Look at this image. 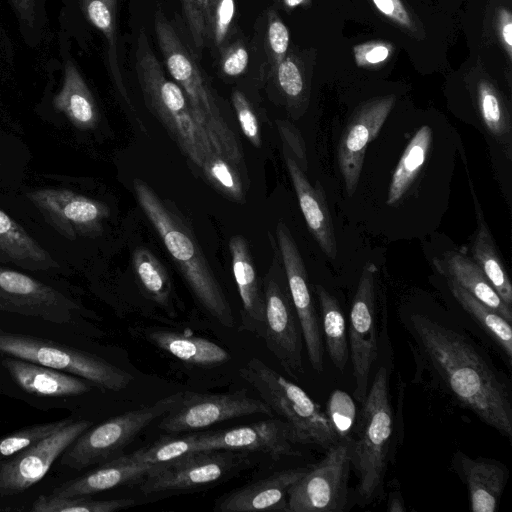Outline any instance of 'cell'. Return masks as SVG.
Returning a JSON list of instances; mask_svg holds the SVG:
<instances>
[{"mask_svg":"<svg viewBox=\"0 0 512 512\" xmlns=\"http://www.w3.org/2000/svg\"><path fill=\"white\" fill-rule=\"evenodd\" d=\"M276 238L307 355L312 368L321 373L324 366L323 336L310 293L305 265L289 229L282 221L277 224Z\"/></svg>","mask_w":512,"mask_h":512,"instance_id":"ac0fdd59","label":"cell"},{"mask_svg":"<svg viewBox=\"0 0 512 512\" xmlns=\"http://www.w3.org/2000/svg\"><path fill=\"white\" fill-rule=\"evenodd\" d=\"M450 292L477 325L497 344L508 363L512 361V328L495 310L475 298L454 280L447 278Z\"/></svg>","mask_w":512,"mask_h":512,"instance_id":"1f68e13d","label":"cell"},{"mask_svg":"<svg viewBox=\"0 0 512 512\" xmlns=\"http://www.w3.org/2000/svg\"><path fill=\"white\" fill-rule=\"evenodd\" d=\"M315 292L321 308V330L326 349L334 367L342 373L349 359L345 318L338 300L323 286L316 285Z\"/></svg>","mask_w":512,"mask_h":512,"instance_id":"836d02e7","label":"cell"},{"mask_svg":"<svg viewBox=\"0 0 512 512\" xmlns=\"http://www.w3.org/2000/svg\"><path fill=\"white\" fill-rule=\"evenodd\" d=\"M135 272L145 290L157 303L166 305L171 295V284L168 275L147 249L138 248L133 255Z\"/></svg>","mask_w":512,"mask_h":512,"instance_id":"8d00e7d4","label":"cell"},{"mask_svg":"<svg viewBox=\"0 0 512 512\" xmlns=\"http://www.w3.org/2000/svg\"><path fill=\"white\" fill-rule=\"evenodd\" d=\"M135 72L147 107L189 160L202 168L206 157L215 150L197 125L183 90L166 77L144 30L137 38Z\"/></svg>","mask_w":512,"mask_h":512,"instance_id":"8992f818","label":"cell"},{"mask_svg":"<svg viewBox=\"0 0 512 512\" xmlns=\"http://www.w3.org/2000/svg\"><path fill=\"white\" fill-rule=\"evenodd\" d=\"M279 131L283 139L284 145L297 156L296 162L305 172L307 170V159L304 142L297 131L290 123L278 122Z\"/></svg>","mask_w":512,"mask_h":512,"instance_id":"c3c4849f","label":"cell"},{"mask_svg":"<svg viewBox=\"0 0 512 512\" xmlns=\"http://www.w3.org/2000/svg\"><path fill=\"white\" fill-rule=\"evenodd\" d=\"M0 262L30 271L59 268L57 261L20 224L0 210Z\"/></svg>","mask_w":512,"mask_h":512,"instance_id":"4316f807","label":"cell"},{"mask_svg":"<svg viewBox=\"0 0 512 512\" xmlns=\"http://www.w3.org/2000/svg\"><path fill=\"white\" fill-rule=\"evenodd\" d=\"M247 464L242 451L190 452L162 463L140 481L139 490L146 496L196 490L227 479Z\"/></svg>","mask_w":512,"mask_h":512,"instance_id":"4fadbf2b","label":"cell"},{"mask_svg":"<svg viewBox=\"0 0 512 512\" xmlns=\"http://www.w3.org/2000/svg\"><path fill=\"white\" fill-rule=\"evenodd\" d=\"M307 468H293L247 484L220 497L217 512L285 511L288 512V491Z\"/></svg>","mask_w":512,"mask_h":512,"instance_id":"603a6c76","label":"cell"},{"mask_svg":"<svg viewBox=\"0 0 512 512\" xmlns=\"http://www.w3.org/2000/svg\"><path fill=\"white\" fill-rule=\"evenodd\" d=\"M497 30L504 50L509 59L512 57V14L507 8H500L497 13Z\"/></svg>","mask_w":512,"mask_h":512,"instance_id":"f907efd6","label":"cell"},{"mask_svg":"<svg viewBox=\"0 0 512 512\" xmlns=\"http://www.w3.org/2000/svg\"><path fill=\"white\" fill-rule=\"evenodd\" d=\"M0 318V356H13L83 377L103 391L119 392L133 376L82 348L83 335L68 328L15 315Z\"/></svg>","mask_w":512,"mask_h":512,"instance_id":"7a4b0ae2","label":"cell"},{"mask_svg":"<svg viewBox=\"0 0 512 512\" xmlns=\"http://www.w3.org/2000/svg\"><path fill=\"white\" fill-rule=\"evenodd\" d=\"M284 160L307 226L324 254L337 257V241L326 194L319 181L312 186L291 151L284 145Z\"/></svg>","mask_w":512,"mask_h":512,"instance_id":"7402d4cb","label":"cell"},{"mask_svg":"<svg viewBox=\"0 0 512 512\" xmlns=\"http://www.w3.org/2000/svg\"><path fill=\"white\" fill-rule=\"evenodd\" d=\"M26 197L45 221L68 240L96 235L109 215L102 202L65 188H39L27 192Z\"/></svg>","mask_w":512,"mask_h":512,"instance_id":"d6986e66","label":"cell"},{"mask_svg":"<svg viewBox=\"0 0 512 512\" xmlns=\"http://www.w3.org/2000/svg\"><path fill=\"white\" fill-rule=\"evenodd\" d=\"M232 269L241 299V328L262 338L265 333L264 293L257 280L246 240L237 235L229 241Z\"/></svg>","mask_w":512,"mask_h":512,"instance_id":"d4e9b609","label":"cell"},{"mask_svg":"<svg viewBox=\"0 0 512 512\" xmlns=\"http://www.w3.org/2000/svg\"><path fill=\"white\" fill-rule=\"evenodd\" d=\"M19 17L31 25L35 18L36 0H11Z\"/></svg>","mask_w":512,"mask_h":512,"instance_id":"816d5d0a","label":"cell"},{"mask_svg":"<svg viewBox=\"0 0 512 512\" xmlns=\"http://www.w3.org/2000/svg\"><path fill=\"white\" fill-rule=\"evenodd\" d=\"M394 104V95L364 102L354 111L342 132L337 160L349 196L356 191L366 148L378 135Z\"/></svg>","mask_w":512,"mask_h":512,"instance_id":"ffe728a7","label":"cell"},{"mask_svg":"<svg viewBox=\"0 0 512 512\" xmlns=\"http://www.w3.org/2000/svg\"><path fill=\"white\" fill-rule=\"evenodd\" d=\"M433 262L442 275L454 280L507 321H512V307L501 299L473 259L459 251H449L441 260L434 258Z\"/></svg>","mask_w":512,"mask_h":512,"instance_id":"484cf974","label":"cell"},{"mask_svg":"<svg viewBox=\"0 0 512 512\" xmlns=\"http://www.w3.org/2000/svg\"><path fill=\"white\" fill-rule=\"evenodd\" d=\"M81 4L89 22L105 37L112 78L119 93L130 105L118 60L117 0H81Z\"/></svg>","mask_w":512,"mask_h":512,"instance_id":"e575fe53","label":"cell"},{"mask_svg":"<svg viewBox=\"0 0 512 512\" xmlns=\"http://www.w3.org/2000/svg\"><path fill=\"white\" fill-rule=\"evenodd\" d=\"M307 0H277L284 8L293 9L304 4Z\"/></svg>","mask_w":512,"mask_h":512,"instance_id":"db71d44e","label":"cell"},{"mask_svg":"<svg viewBox=\"0 0 512 512\" xmlns=\"http://www.w3.org/2000/svg\"><path fill=\"white\" fill-rule=\"evenodd\" d=\"M53 105L80 130L92 129L98 123L99 112L95 99L72 61L65 64L63 85L55 95Z\"/></svg>","mask_w":512,"mask_h":512,"instance_id":"83f0119b","label":"cell"},{"mask_svg":"<svg viewBox=\"0 0 512 512\" xmlns=\"http://www.w3.org/2000/svg\"><path fill=\"white\" fill-rule=\"evenodd\" d=\"M0 314L59 325L88 336L93 317L65 292L23 272L0 266Z\"/></svg>","mask_w":512,"mask_h":512,"instance_id":"7c38bea8","label":"cell"},{"mask_svg":"<svg viewBox=\"0 0 512 512\" xmlns=\"http://www.w3.org/2000/svg\"><path fill=\"white\" fill-rule=\"evenodd\" d=\"M388 373L384 366L376 372L351 438L350 463L358 482L361 503L373 501L382 489L394 429V414L389 397Z\"/></svg>","mask_w":512,"mask_h":512,"instance_id":"5b68a950","label":"cell"},{"mask_svg":"<svg viewBox=\"0 0 512 512\" xmlns=\"http://www.w3.org/2000/svg\"><path fill=\"white\" fill-rule=\"evenodd\" d=\"M94 391L91 381L13 356H0V395L41 410H67L76 416ZM105 392V391H103Z\"/></svg>","mask_w":512,"mask_h":512,"instance_id":"9c48e42d","label":"cell"},{"mask_svg":"<svg viewBox=\"0 0 512 512\" xmlns=\"http://www.w3.org/2000/svg\"><path fill=\"white\" fill-rule=\"evenodd\" d=\"M376 273L374 263L363 266L350 310L349 356L355 380L354 397L361 404L378 354Z\"/></svg>","mask_w":512,"mask_h":512,"instance_id":"e0dca14e","label":"cell"},{"mask_svg":"<svg viewBox=\"0 0 512 512\" xmlns=\"http://www.w3.org/2000/svg\"><path fill=\"white\" fill-rule=\"evenodd\" d=\"M184 392L164 397L152 405L128 411L81 433L55 464L62 474L78 473L104 463L126 447L154 420L161 418L181 399Z\"/></svg>","mask_w":512,"mask_h":512,"instance_id":"8fae6325","label":"cell"},{"mask_svg":"<svg viewBox=\"0 0 512 512\" xmlns=\"http://www.w3.org/2000/svg\"><path fill=\"white\" fill-rule=\"evenodd\" d=\"M261 399L291 428L297 444L328 448L338 438L321 407L298 385L253 357L239 370Z\"/></svg>","mask_w":512,"mask_h":512,"instance_id":"ba28073f","label":"cell"},{"mask_svg":"<svg viewBox=\"0 0 512 512\" xmlns=\"http://www.w3.org/2000/svg\"><path fill=\"white\" fill-rule=\"evenodd\" d=\"M391 47L382 42H369L354 47L356 63L359 66L377 65L387 60Z\"/></svg>","mask_w":512,"mask_h":512,"instance_id":"7dc6e473","label":"cell"},{"mask_svg":"<svg viewBox=\"0 0 512 512\" xmlns=\"http://www.w3.org/2000/svg\"><path fill=\"white\" fill-rule=\"evenodd\" d=\"M220 53L219 68L225 76L237 77L246 71L249 54L242 41L238 40L226 45Z\"/></svg>","mask_w":512,"mask_h":512,"instance_id":"bcb514c9","label":"cell"},{"mask_svg":"<svg viewBox=\"0 0 512 512\" xmlns=\"http://www.w3.org/2000/svg\"><path fill=\"white\" fill-rule=\"evenodd\" d=\"M236 15L235 0H211L207 12V45L221 52L231 35Z\"/></svg>","mask_w":512,"mask_h":512,"instance_id":"f35d334b","label":"cell"},{"mask_svg":"<svg viewBox=\"0 0 512 512\" xmlns=\"http://www.w3.org/2000/svg\"><path fill=\"white\" fill-rule=\"evenodd\" d=\"M154 30L165 66L183 90L192 115L213 149L238 171L244 169L236 134L224 119L215 95L195 58L161 9L154 15Z\"/></svg>","mask_w":512,"mask_h":512,"instance_id":"3957f363","label":"cell"},{"mask_svg":"<svg viewBox=\"0 0 512 512\" xmlns=\"http://www.w3.org/2000/svg\"><path fill=\"white\" fill-rule=\"evenodd\" d=\"M289 30L279 15L270 10L265 34V51L268 57L270 73L273 74L279 63L286 57L289 47Z\"/></svg>","mask_w":512,"mask_h":512,"instance_id":"7bdbcfd3","label":"cell"},{"mask_svg":"<svg viewBox=\"0 0 512 512\" xmlns=\"http://www.w3.org/2000/svg\"><path fill=\"white\" fill-rule=\"evenodd\" d=\"M409 327L418 351L449 396L511 440L509 386L477 347L461 333L425 315H411Z\"/></svg>","mask_w":512,"mask_h":512,"instance_id":"6da1fadb","label":"cell"},{"mask_svg":"<svg viewBox=\"0 0 512 512\" xmlns=\"http://www.w3.org/2000/svg\"><path fill=\"white\" fill-rule=\"evenodd\" d=\"M201 169L210 182L227 197L236 201L244 199L238 170L224 156L211 152Z\"/></svg>","mask_w":512,"mask_h":512,"instance_id":"ab89813d","label":"cell"},{"mask_svg":"<svg viewBox=\"0 0 512 512\" xmlns=\"http://www.w3.org/2000/svg\"><path fill=\"white\" fill-rule=\"evenodd\" d=\"M147 339L161 350L179 360L197 366H217L230 360V354L220 345L202 337L151 329Z\"/></svg>","mask_w":512,"mask_h":512,"instance_id":"f1b7e54d","label":"cell"},{"mask_svg":"<svg viewBox=\"0 0 512 512\" xmlns=\"http://www.w3.org/2000/svg\"><path fill=\"white\" fill-rule=\"evenodd\" d=\"M294 444V434L285 421L268 419L226 430L164 437L130 455L141 462L164 463L190 452L231 450L262 452L279 459L299 455Z\"/></svg>","mask_w":512,"mask_h":512,"instance_id":"52a82bcc","label":"cell"},{"mask_svg":"<svg viewBox=\"0 0 512 512\" xmlns=\"http://www.w3.org/2000/svg\"><path fill=\"white\" fill-rule=\"evenodd\" d=\"M253 414L271 416L273 411L244 389L224 394L184 392L180 401L161 417L158 428L167 433L193 432Z\"/></svg>","mask_w":512,"mask_h":512,"instance_id":"2e32d148","label":"cell"},{"mask_svg":"<svg viewBox=\"0 0 512 512\" xmlns=\"http://www.w3.org/2000/svg\"><path fill=\"white\" fill-rule=\"evenodd\" d=\"M232 103L243 134L254 146L259 147L261 145L259 124L246 96L239 90H234Z\"/></svg>","mask_w":512,"mask_h":512,"instance_id":"f6af8a7d","label":"cell"},{"mask_svg":"<svg viewBox=\"0 0 512 512\" xmlns=\"http://www.w3.org/2000/svg\"><path fill=\"white\" fill-rule=\"evenodd\" d=\"M432 136V129L428 125H423L411 138L392 175L387 205H394L400 201L414 182L426 161Z\"/></svg>","mask_w":512,"mask_h":512,"instance_id":"d6a6232c","label":"cell"},{"mask_svg":"<svg viewBox=\"0 0 512 512\" xmlns=\"http://www.w3.org/2000/svg\"><path fill=\"white\" fill-rule=\"evenodd\" d=\"M387 510L390 512H405L406 507L401 492L398 490L391 491L387 500Z\"/></svg>","mask_w":512,"mask_h":512,"instance_id":"f5cc1de1","label":"cell"},{"mask_svg":"<svg viewBox=\"0 0 512 512\" xmlns=\"http://www.w3.org/2000/svg\"><path fill=\"white\" fill-rule=\"evenodd\" d=\"M93 424L86 418H74L34 445L0 460V512L29 511L38 497L35 490L58 458Z\"/></svg>","mask_w":512,"mask_h":512,"instance_id":"30bf717a","label":"cell"},{"mask_svg":"<svg viewBox=\"0 0 512 512\" xmlns=\"http://www.w3.org/2000/svg\"><path fill=\"white\" fill-rule=\"evenodd\" d=\"M75 417L73 415L44 423H37L22 427L0 437V460L11 457L22 450L34 445L61 427L68 424Z\"/></svg>","mask_w":512,"mask_h":512,"instance_id":"74e56055","label":"cell"},{"mask_svg":"<svg viewBox=\"0 0 512 512\" xmlns=\"http://www.w3.org/2000/svg\"><path fill=\"white\" fill-rule=\"evenodd\" d=\"M452 466L464 482L473 512H495L508 480L507 467L495 460L471 458L461 451L453 455Z\"/></svg>","mask_w":512,"mask_h":512,"instance_id":"cb8c5ba5","label":"cell"},{"mask_svg":"<svg viewBox=\"0 0 512 512\" xmlns=\"http://www.w3.org/2000/svg\"><path fill=\"white\" fill-rule=\"evenodd\" d=\"M326 415L338 440H349L357 421L352 397L343 390H334L327 400Z\"/></svg>","mask_w":512,"mask_h":512,"instance_id":"60d3db41","label":"cell"},{"mask_svg":"<svg viewBox=\"0 0 512 512\" xmlns=\"http://www.w3.org/2000/svg\"><path fill=\"white\" fill-rule=\"evenodd\" d=\"M379 12L397 25L412 30L413 22L401 0H372Z\"/></svg>","mask_w":512,"mask_h":512,"instance_id":"681fc988","label":"cell"},{"mask_svg":"<svg viewBox=\"0 0 512 512\" xmlns=\"http://www.w3.org/2000/svg\"><path fill=\"white\" fill-rule=\"evenodd\" d=\"M273 75L276 77L280 90L289 101L305 100V79L294 57L286 55L276 67Z\"/></svg>","mask_w":512,"mask_h":512,"instance_id":"ee69618b","label":"cell"},{"mask_svg":"<svg viewBox=\"0 0 512 512\" xmlns=\"http://www.w3.org/2000/svg\"><path fill=\"white\" fill-rule=\"evenodd\" d=\"M476 99L485 129L502 148L507 159L511 161L512 123L504 97L491 82L481 80L477 84Z\"/></svg>","mask_w":512,"mask_h":512,"instance_id":"4dcf8cb0","label":"cell"},{"mask_svg":"<svg viewBox=\"0 0 512 512\" xmlns=\"http://www.w3.org/2000/svg\"><path fill=\"white\" fill-rule=\"evenodd\" d=\"M135 500H95L91 496L56 497L40 494L32 503L31 512H115L135 505Z\"/></svg>","mask_w":512,"mask_h":512,"instance_id":"d590c367","label":"cell"},{"mask_svg":"<svg viewBox=\"0 0 512 512\" xmlns=\"http://www.w3.org/2000/svg\"><path fill=\"white\" fill-rule=\"evenodd\" d=\"M161 465L134 460L130 454L118 456L85 473L61 481L46 494L56 497L92 496L128 483L140 482Z\"/></svg>","mask_w":512,"mask_h":512,"instance_id":"44dd1931","label":"cell"},{"mask_svg":"<svg viewBox=\"0 0 512 512\" xmlns=\"http://www.w3.org/2000/svg\"><path fill=\"white\" fill-rule=\"evenodd\" d=\"M473 197L477 211V231L471 248L473 260L481 268L501 299L512 307L511 281L484 220L476 195L473 194Z\"/></svg>","mask_w":512,"mask_h":512,"instance_id":"f546056e","label":"cell"},{"mask_svg":"<svg viewBox=\"0 0 512 512\" xmlns=\"http://www.w3.org/2000/svg\"><path fill=\"white\" fill-rule=\"evenodd\" d=\"M274 261L264 279L265 333L263 340L284 371L299 380L303 375L302 332L288 285L279 277Z\"/></svg>","mask_w":512,"mask_h":512,"instance_id":"9a60e30c","label":"cell"},{"mask_svg":"<svg viewBox=\"0 0 512 512\" xmlns=\"http://www.w3.org/2000/svg\"><path fill=\"white\" fill-rule=\"evenodd\" d=\"M349 440L327 448L324 458L288 491V512H342L348 502Z\"/></svg>","mask_w":512,"mask_h":512,"instance_id":"5bb4252c","label":"cell"},{"mask_svg":"<svg viewBox=\"0 0 512 512\" xmlns=\"http://www.w3.org/2000/svg\"><path fill=\"white\" fill-rule=\"evenodd\" d=\"M133 188L140 207L160 235L199 304L222 326L233 327L234 316L229 301L190 229L145 182L136 179Z\"/></svg>","mask_w":512,"mask_h":512,"instance_id":"277c9868","label":"cell"},{"mask_svg":"<svg viewBox=\"0 0 512 512\" xmlns=\"http://www.w3.org/2000/svg\"><path fill=\"white\" fill-rule=\"evenodd\" d=\"M185 27L193 49L199 54L207 46V12L211 0H180Z\"/></svg>","mask_w":512,"mask_h":512,"instance_id":"b9f144b4","label":"cell"}]
</instances>
